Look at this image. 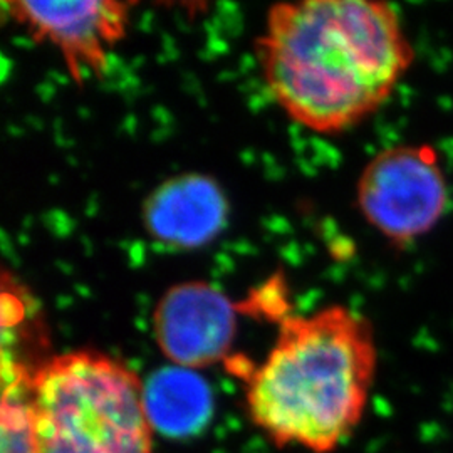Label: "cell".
Returning a JSON list of instances; mask_svg holds the SVG:
<instances>
[{
	"mask_svg": "<svg viewBox=\"0 0 453 453\" xmlns=\"http://www.w3.org/2000/svg\"><path fill=\"white\" fill-rule=\"evenodd\" d=\"M7 14L37 42L58 49L71 78L101 76L111 49L127 35L131 2H4Z\"/></svg>",
	"mask_w": 453,
	"mask_h": 453,
	"instance_id": "5",
	"label": "cell"
},
{
	"mask_svg": "<svg viewBox=\"0 0 453 453\" xmlns=\"http://www.w3.org/2000/svg\"><path fill=\"white\" fill-rule=\"evenodd\" d=\"M143 383L95 349L50 357L27 374L39 453H153Z\"/></svg>",
	"mask_w": 453,
	"mask_h": 453,
	"instance_id": "3",
	"label": "cell"
},
{
	"mask_svg": "<svg viewBox=\"0 0 453 453\" xmlns=\"http://www.w3.org/2000/svg\"><path fill=\"white\" fill-rule=\"evenodd\" d=\"M146 234L172 249L192 250L213 242L228 222V200L217 180L181 173L165 180L142 209Z\"/></svg>",
	"mask_w": 453,
	"mask_h": 453,
	"instance_id": "7",
	"label": "cell"
},
{
	"mask_svg": "<svg viewBox=\"0 0 453 453\" xmlns=\"http://www.w3.org/2000/svg\"><path fill=\"white\" fill-rule=\"evenodd\" d=\"M27 372L12 365L2 400V453H39L26 391Z\"/></svg>",
	"mask_w": 453,
	"mask_h": 453,
	"instance_id": "9",
	"label": "cell"
},
{
	"mask_svg": "<svg viewBox=\"0 0 453 453\" xmlns=\"http://www.w3.org/2000/svg\"><path fill=\"white\" fill-rule=\"evenodd\" d=\"M357 203L365 220L400 249L432 232L449 207V183L435 146L380 151L357 179Z\"/></svg>",
	"mask_w": 453,
	"mask_h": 453,
	"instance_id": "4",
	"label": "cell"
},
{
	"mask_svg": "<svg viewBox=\"0 0 453 453\" xmlns=\"http://www.w3.org/2000/svg\"><path fill=\"white\" fill-rule=\"evenodd\" d=\"M237 311L207 280L172 286L153 311L155 338L163 355L181 368L198 370L226 359L237 329Z\"/></svg>",
	"mask_w": 453,
	"mask_h": 453,
	"instance_id": "6",
	"label": "cell"
},
{
	"mask_svg": "<svg viewBox=\"0 0 453 453\" xmlns=\"http://www.w3.org/2000/svg\"><path fill=\"white\" fill-rule=\"evenodd\" d=\"M145 410L153 428L166 437H190L211 418V387L195 370L172 366L150 376L143 387Z\"/></svg>",
	"mask_w": 453,
	"mask_h": 453,
	"instance_id": "8",
	"label": "cell"
},
{
	"mask_svg": "<svg viewBox=\"0 0 453 453\" xmlns=\"http://www.w3.org/2000/svg\"><path fill=\"white\" fill-rule=\"evenodd\" d=\"M376 365L372 324L353 309L282 316L269 357L249 376V413L280 447L331 452L361 420Z\"/></svg>",
	"mask_w": 453,
	"mask_h": 453,
	"instance_id": "2",
	"label": "cell"
},
{
	"mask_svg": "<svg viewBox=\"0 0 453 453\" xmlns=\"http://www.w3.org/2000/svg\"><path fill=\"white\" fill-rule=\"evenodd\" d=\"M257 59L269 95L292 121L334 134L388 101L415 49L387 2L304 0L269 9Z\"/></svg>",
	"mask_w": 453,
	"mask_h": 453,
	"instance_id": "1",
	"label": "cell"
}]
</instances>
